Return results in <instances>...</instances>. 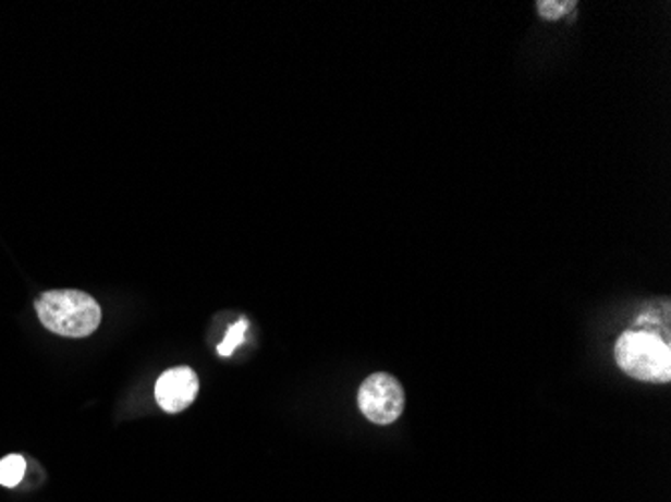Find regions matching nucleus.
Wrapping results in <instances>:
<instances>
[{
    "label": "nucleus",
    "instance_id": "423d86ee",
    "mask_svg": "<svg viewBox=\"0 0 671 502\" xmlns=\"http://www.w3.org/2000/svg\"><path fill=\"white\" fill-rule=\"evenodd\" d=\"M246 332V318H242L240 322L233 323L232 328H230V332H228V335L223 338V342L218 346V354H220V356H232L233 350L237 348V346L244 342Z\"/></svg>",
    "mask_w": 671,
    "mask_h": 502
},
{
    "label": "nucleus",
    "instance_id": "0eeeda50",
    "mask_svg": "<svg viewBox=\"0 0 671 502\" xmlns=\"http://www.w3.org/2000/svg\"><path fill=\"white\" fill-rule=\"evenodd\" d=\"M575 7H577L575 0H565V2H563V0H541V2H537L539 14L545 16V19H549V21H557V19L565 16V14L571 13Z\"/></svg>",
    "mask_w": 671,
    "mask_h": 502
},
{
    "label": "nucleus",
    "instance_id": "f03ea898",
    "mask_svg": "<svg viewBox=\"0 0 671 502\" xmlns=\"http://www.w3.org/2000/svg\"><path fill=\"white\" fill-rule=\"evenodd\" d=\"M615 362L635 380L666 384L671 380L670 342L646 330H630L615 344Z\"/></svg>",
    "mask_w": 671,
    "mask_h": 502
},
{
    "label": "nucleus",
    "instance_id": "7ed1b4c3",
    "mask_svg": "<svg viewBox=\"0 0 671 502\" xmlns=\"http://www.w3.org/2000/svg\"><path fill=\"white\" fill-rule=\"evenodd\" d=\"M358 408L375 425H392L404 411L401 382L387 372L368 376L358 390Z\"/></svg>",
    "mask_w": 671,
    "mask_h": 502
},
{
    "label": "nucleus",
    "instance_id": "20e7f679",
    "mask_svg": "<svg viewBox=\"0 0 671 502\" xmlns=\"http://www.w3.org/2000/svg\"><path fill=\"white\" fill-rule=\"evenodd\" d=\"M199 392L197 374L190 366H178L161 374L156 384L157 404L169 414L183 413Z\"/></svg>",
    "mask_w": 671,
    "mask_h": 502
},
{
    "label": "nucleus",
    "instance_id": "f257e3e1",
    "mask_svg": "<svg viewBox=\"0 0 671 502\" xmlns=\"http://www.w3.org/2000/svg\"><path fill=\"white\" fill-rule=\"evenodd\" d=\"M40 323L52 334L87 338L101 323V308L95 297L81 290H51L40 294L37 304Z\"/></svg>",
    "mask_w": 671,
    "mask_h": 502
},
{
    "label": "nucleus",
    "instance_id": "39448f33",
    "mask_svg": "<svg viewBox=\"0 0 671 502\" xmlns=\"http://www.w3.org/2000/svg\"><path fill=\"white\" fill-rule=\"evenodd\" d=\"M26 463L21 454H9L0 461V485L7 489L16 487L25 477Z\"/></svg>",
    "mask_w": 671,
    "mask_h": 502
}]
</instances>
